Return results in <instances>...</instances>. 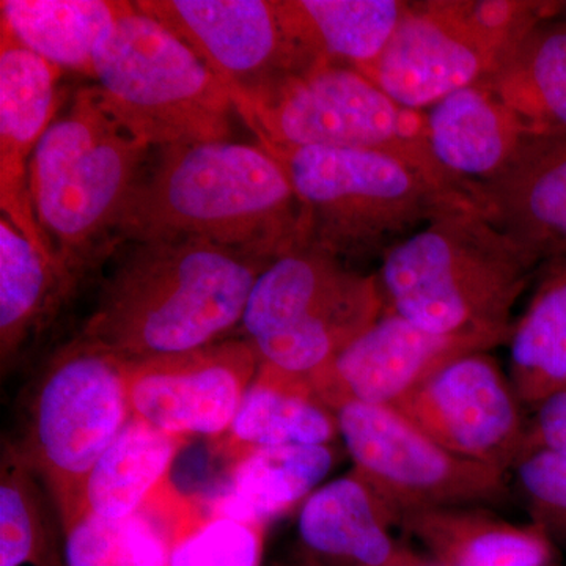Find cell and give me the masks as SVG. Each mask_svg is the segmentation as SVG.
<instances>
[{"label":"cell","mask_w":566,"mask_h":566,"mask_svg":"<svg viewBox=\"0 0 566 566\" xmlns=\"http://www.w3.org/2000/svg\"><path fill=\"white\" fill-rule=\"evenodd\" d=\"M199 240L277 259L307 243L289 177L262 145L159 148L126 203L117 241Z\"/></svg>","instance_id":"cell-1"},{"label":"cell","mask_w":566,"mask_h":566,"mask_svg":"<svg viewBox=\"0 0 566 566\" xmlns=\"http://www.w3.org/2000/svg\"><path fill=\"white\" fill-rule=\"evenodd\" d=\"M129 244L80 334L125 360L226 340L241 326L253 285L273 262L199 240Z\"/></svg>","instance_id":"cell-2"},{"label":"cell","mask_w":566,"mask_h":566,"mask_svg":"<svg viewBox=\"0 0 566 566\" xmlns=\"http://www.w3.org/2000/svg\"><path fill=\"white\" fill-rule=\"evenodd\" d=\"M535 268L480 208L424 223L381 256L386 311L482 352L509 344L513 307Z\"/></svg>","instance_id":"cell-3"},{"label":"cell","mask_w":566,"mask_h":566,"mask_svg":"<svg viewBox=\"0 0 566 566\" xmlns=\"http://www.w3.org/2000/svg\"><path fill=\"white\" fill-rule=\"evenodd\" d=\"M150 150L104 109L91 85L74 95L33 153V212L76 292L120 245L118 223Z\"/></svg>","instance_id":"cell-4"},{"label":"cell","mask_w":566,"mask_h":566,"mask_svg":"<svg viewBox=\"0 0 566 566\" xmlns=\"http://www.w3.org/2000/svg\"><path fill=\"white\" fill-rule=\"evenodd\" d=\"M262 147L289 177L308 241L344 262L381 259L447 211L482 210L471 193L389 153Z\"/></svg>","instance_id":"cell-5"},{"label":"cell","mask_w":566,"mask_h":566,"mask_svg":"<svg viewBox=\"0 0 566 566\" xmlns=\"http://www.w3.org/2000/svg\"><path fill=\"white\" fill-rule=\"evenodd\" d=\"M92 80L104 109L150 148L232 137L238 114L226 85L136 2L99 44Z\"/></svg>","instance_id":"cell-6"},{"label":"cell","mask_w":566,"mask_h":566,"mask_svg":"<svg viewBox=\"0 0 566 566\" xmlns=\"http://www.w3.org/2000/svg\"><path fill=\"white\" fill-rule=\"evenodd\" d=\"M385 311L378 274L307 241L259 275L240 327L260 364L307 381Z\"/></svg>","instance_id":"cell-7"},{"label":"cell","mask_w":566,"mask_h":566,"mask_svg":"<svg viewBox=\"0 0 566 566\" xmlns=\"http://www.w3.org/2000/svg\"><path fill=\"white\" fill-rule=\"evenodd\" d=\"M562 2H409L381 57L363 71L387 96L424 112L461 88L483 84Z\"/></svg>","instance_id":"cell-8"},{"label":"cell","mask_w":566,"mask_h":566,"mask_svg":"<svg viewBox=\"0 0 566 566\" xmlns=\"http://www.w3.org/2000/svg\"><path fill=\"white\" fill-rule=\"evenodd\" d=\"M126 363L77 335L33 387L14 446L50 493L61 526L74 515L88 472L133 417Z\"/></svg>","instance_id":"cell-9"},{"label":"cell","mask_w":566,"mask_h":566,"mask_svg":"<svg viewBox=\"0 0 566 566\" xmlns=\"http://www.w3.org/2000/svg\"><path fill=\"white\" fill-rule=\"evenodd\" d=\"M237 114L260 145L389 153L482 200L480 186L458 180L434 158L423 112L405 109L349 66L323 63Z\"/></svg>","instance_id":"cell-10"},{"label":"cell","mask_w":566,"mask_h":566,"mask_svg":"<svg viewBox=\"0 0 566 566\" xmlns=\"http://www.w3.org/2000/svg\"><path fill=\"white\" fill-rule=\"evenodd\" d=\"M335 416L353 471L378 494L397 526L409 513L490 509L512 499L505 472L453 455L394 406L345 405Z\"/></svg>","instance_id":"cell-11"},{"label":"cell","mask_w":566,"mask_h":566,"mask_svg":"<svg viewBox=\"0 0 566 566\" xmlns=\"http://www.w3.org/2000/svg\"><path fill=\"white\" fill-rule=\"evenodd\" d=\"M210 69L234 109L323 65L294 32L281 0H139Z\"/></svg>","instance_id":"cell-12"},{"label":"cell","mask_w":566,"mask_h":566,"mask_svg":"<svg viewBox=\"0 0 566 566\" xmlns=\"http://www.w3.org/2000/svg\"><path fill=\"white\" fill-rule=\"evenodd\" d=\"M394 408L453 455L505 474L526 450L524 406L488 352L442 365Z\"/></svg>","instance_id":"cell-13"},{"label":"cell","mask_w":566,"mask_h":566,"mask_svg":"<svg viewBox=\"0 0 566 566\" xmlns=\"http://www.w3.org/2000/svg\"><path fill=\"white\" fill-rule=\"evenodd\" d=\"M260 368L248 338L126 363L133 417L182 436L222 438Z\"/></svg>","instance_id":"cell-14"},{"label":"cell","mask_w":566,"mask_h":566,"mask_svg":"<svg viewBox=\"0 0 566 566\" xmlns=\"http://www.w3.org/2000/svg\"><path fill=\"white\" fill-rule=\"evenodd\" d=\"M479 346L424 333L405 318L385 314L329 364L307 379L326 408L359 403L395 406L436 370Z\"/></svg>","instance_id":"cell-15"},{"label":"cell","mask_w":566,"mask_h":566,"mask_svg":"<svg viewBox=\"0 0 566 566\" xmlns=\"http://www.w3.org/2000/svg\"><path fill=\"white\" fill-rule=\"evenodd\" d=\"M62 73L0 29V208L63 273L54 248L36 222L31 193L33 153L57 117Z\"/></svg>","instance_id":"cell-16"},{"label":"cell","mask_w":566,"mask_h":566,"mask_svg":"<svg viewBox=\"0 0 566 566\" xmlns=\"http://www.w3.org/2000/svg\"><path fill=\"white\" fill-rule=\"evenodd\" d=\"M482 207L532 266L566 256V136H528L515 161L480 185Z\"/></svg>","instance_id":"cell-17"},{"label":"cell","mask_w":566,"mask_h":566,"mask_svg":"<svg viewBox=\"0 0 566 566\" xmlns=\"http://www.w3.org/2000/svg\"><path fill=\"white\" fill-rule=\"evenodd\" d=\"M378 494L356 472L315 491L297 516L304 566H400L411 554Z\"/></svg>","instance_id":"cell-18"},{"label":"cell","mask_w":566,"mask_h":566,"mask_svg":"<svg viewBox=\"0 0 566 566\" xmlns=\"http://www.w3.org/2000/svg\"><path fill=\"white\" fill-rule=\"evenodd\" d=\"M423 115L434 158L458 180L476 186L505 172L531 136L485 82L446 96Z\"/></svg>","instance_id":"cell-19"},{"label":"cell","mask_w":566,"mask_h":566,"mask_svg":"<svg viewBox=\"0 0 566 566\" xmlns=\"http://www.w3.org/2000/svg\"><path fill=\"white\" fill-rule=\"evenodd\" d=\"M207 516L174 486L139 512L120 517L82 515L61 527L66 566H170L175 545Z\"/></svg>","instance_id":"cell-20"},{"label":"cell","mask_w":566,"mask_h":566,"mask_svg":"<svg viewBox=\"0 0 566 566\" xmlns=\"http://www.w3.org/2000/svg\"><path fill=\"white\" fill-rule=\"evenodd\" d=\"M398 527L441 566H549L556 558L557 547L534 523L516 526L479 506L409 513Z\"/></svg>","instance_id":"cell-21"},{"label":"cell","mask_w":566,"mask_h":566,"mask_svg":"<svg viewBox=\"0 0 566 566\" xmlns=\"http://www.w3.org/2000/svg\"><path fill=\"white\" fill-rule=\"evenodd\" d=\"M335 412L304 379L290 378L260 364L219 449L230 460L279 446H329L337 438Z\"/></svg>","instance_id":"cell-22"},{"label":"cell","mask_w":566,"mask_h":566,"mask_svg":"<svg viewBox=\"0 0 566 566\" xmlns=\"http://www.w3.org/2000/svg\"><path fill=\"white\" fill-rule=\"evenodd\" d=\"M188 439L132 417L81 488L74 515L120 520L139 512L170 483V469ZM62 524L61 527L65 526Z\"/></svg>","instance_id":"cell-23"},{"label":"cell","mask_w":566,"mask_h":566,"mask_svg":"<svg viewBox=\"0 0 566 566\" xmlns=\"http://www.w3.org/2000/svg\"><path fill=\"white\" fill-rule=\"evenodd\" d=\"M334 465L329 446H279L234 461L229 482L208 505V516L232 517L266 527L304 504Z\"/></svg>","instance_id":"cell-24"},{"label":"cell","mask_w":566,"mask_h":566,"mask_svg":"<svg viewBox=\"0 0 566 566\" xmlns=\"http://www.w3.org/2000/svg\"><path fill=\"white\" fill-rule=\"evenodd\" d=\"M133 7L123 0H2L0 29L51 65L92 77L99 44Z\"/></svg>","instance_id":"cell-25"},{"label":"cell","mask_w":566,"mask_h":566,"mask_svg":"<svg viewBox=\"0 0 566 566\" xmlns=\"http://www.w3.org/2000/svg\"><path fill=\"white\" fill-rule=\"evenodd\" d=\"M52 264L7 219H0V360L2 374L74 296Z\"/></svg>","instance_id":"cell-26"},{"label":"cell","mask_w":566,"mask_h":566,"mask_svg":"<svg viewBox=\"0 0 566 566\" xmlns=\"http://www.w3.org/2000/svg\"><path fill=\"white\" fill-rule=\"evenodd\" d=\"M294 32L323 62L363 73L385 52L409 2L281 0Z\"/></svg>","instance_id":"cell-27"},{"label":"cell","mask_w":566,"mask_h":566,"mask_svg":"<svg viewBox=\"0 0 566 566\" xmlns=\"http://www.w3.org/2000/svg\"><path fill=\"white\" fill-rule=\"evenodd\" d=\"M509 345L510 381L521 405L534 411L566 387V256L546 264Z\"/></svg>","instance_id":"cell-28"},{"label":"cell","mask_w":566,"mask_h":566,"mask_svg":"<svg viewBox=\"0 0 566 566\" xmlns=\"http://www.w3.org/2000/svg\"><path fill=\"white\" fill-rule=\"evenodd\" d=\"M531 136H566V21H543L485 82Z\"/></svg>","instance_id":"cell-29"},{"label":"cell","mask_w":566,"mask_h":566,"mask_svg":"<svg viewBox=\"0 0 566 566\" xmlns=\"http://www.w3.org/2000/svg\"><path fill=\"white\" fill-rule=\"evenodd\" d=\"M40 479L17 446L7 442L0 463V566H66Z\"/></svg>","instance_id":"cell-30"},{"label":"cell","mask_w":566,"mask_h":566,"mask_svg":"<svg viewBox=\"0 0 566 566\" xmlns=\"http://www.w3.org/2000/svg\"><path fill=\"white\" fill-rule=\"evenodd\" d=\"M264 526L223 516H205L175 545L170 566H260Z\"/></svg>","instance_id":"cell-31"},{"label":"cell","mask_w":566,"mask_h":566,"mask_svg":"<svg viewBox=\"0 0 566 566\" xmlns=\"http://www.w3.org/2000/svg\"><path fill=\"white\" fill-rule=\"evenodd\" d=\"M512 471L532 523L566 549V458L532 450Z\"/></svg>","instance_id":"cell-32"},{"label":"cell","mask_w":566,"mask_h":566,"mask_svg":"<svg viewBox=\"0 0 566 566\" xmlns=\"http://www.w3.org/2000/svg\"><path fill=\"white\" fill-rule=\"evenodd\" d=\"M532 450H546L566 458V387L547 397L534 409V419L528 422L524 453Z\"/></svg>","instance_id":"cell-33"},{"label":"cell","mask_w":566,"mask_h":566,"mask_svg":"<svg viewBox=\"0 0 566 566\" xmlns=\"http://www.w3.org/2000/svg\"><path fill=\"white\" fill-rule=\"evenodd\" d=\"M400 566H441L436 564L433 560H427V558H422L417 556V554L411 553L408 557L405 558L403 564Z\"/></svg>","instance_id":"cell-34"},{"label":"cell","mask_w":566,"mask_h":566,"mask_svg":"<svg viewBox=\"0 0 566 566\" xmlns=\"http://www.w3.org/2000/svg\"><path fill=\"white\" fill-rule=\"evenodd\" d=\"M562 20L566 21V2L562 3V11H560Z\"/></svg>","instance_id":"cell-35"},{"label":"cell","mask_w":566,"mask_h":566,"mask_svg":"<svg viewBox=\"0 0 566 566\" xmlns=\"http://www.w3.org/2000/svg\"><path fill=\"white\" fill-rule=\"evenodd\" d=\"M549 566H557V565H556V564H554V565H549Z\"/></svg>","instance_id":"cell-36"}]
</instances>
